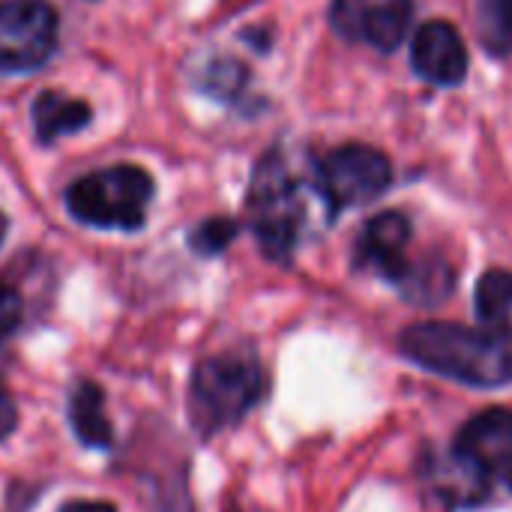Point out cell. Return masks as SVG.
<instances>
[{
  "label": "cell",
  "mask_w": 512,
  "mask_h": 512,
  "mask_svg": "<svg viewBox=\"0 0 512 512\" xmlns=\"http://www.w3.org/2000/svg\"><path fill=\"white\" fill-rule=\"evenodd\" d=\"M234 237H237V222L228 219V216H213V219L201 222V225L192 231L189 246H192L198 255L210 258V255L225 252V249L234 243Z\"/></svg>",
  "instance_id": "e0dca14e"
},
{
  "label": "cell",
  "mask_w": 512,
  "mask_h": 512,
  "mask_svg": "<svg viewBox=\"0 0 512 512\" xmlns=\"http://www.w3.org/2000/svg\"><path fill=\"white\" fill-rule=\"evenodd\" d=\"M90 117L93 114L84 99H69L60 90H45L33 102V126L42 144H54L63 135L81 132Z\"/></svg>",
  "instance_id": "8fae6325"
},
{
  "label": "cell",
  "mask_w": 512,
  "mask_h": 512,
  "mask_svg": "<svg viewBox=\"0 0 512 512\" xmlns=\"http://www.w3.org/2000/svg\"><path fill=\"white\" fill-rule=\"evenodd\" d=\"M318 189L327 201L330 216H336L342 207L369 204L393 180L390 159L369 147V144H345L330 150L318 165Z\"/></svg>",
  "instance_id": "8992f818"
},
{
  "label": "cell",
  "mask_w": 512,
  "mask_h": 512,
  "mask_svg": "<svg viewBox=\"0 0 512 512\" xmlns=\"http://www.w3.org/2000/svg\"><path fill=\"white\" fill-rule=\"evenodd\" d=\"M3 237H6V216L0 213V243H3Z\"/></svg>",
  "instance_id": "7402d4cb"
},
{
  "label": "cell",
  "mask_w": 512,
  "mask_h": 512,
  "mask_svg": "<svg viewBox=\"0 0 512 512\" xmlns=\"http://www.w3.org/2000/svg\"><path fill=\"white\" fill-rule=\"evenodd\" d=\"M15 423H18V408L12 402V396L6 390H0V441L12 435Z\"/></svg>",
  "instance_id": "d6986e66"
},
{
  "label": "cell",
  "mask_w": 512,
  "mask_h": 512,
  "mask_svg": "<svg viewBox=\"0 0 512 512\" xmlns=\"http://www.w3.org/2000/svg\"><path fill=\"white\" fill-rule=\"evenodd\" d=\"M512 453V411L510 408H486L474 414L453 441V456L474 471L492 477Z\"/></svg>",
  "instance_id": "ba28073f"
},
{
  "label": "cell",
  "mask_w": 512,
  "mask_h": 512,
  "mask_svg": "<svg viewBox=\"0 0 512 512\" xmlns=\"http://www.w3.org/2000/svg\"><path fill=\"white\" fill-rule=\"evenodd\" d=\"M483 36L495 51L512 48V0H480Z\"/></svg>",
  "instance_id": "2e32d148"
},
{
  "label": "cell",
  "mask_w": 512,
  "mask_h": 512,
  "mask_svg": "<svg viewBox=\"0 0 512 512\" xmlns=\"http://www.w3.org/2000/svg\"><path fill=\"white\" fill-rule=\"evenodd\" d=\"M504 480H507V489L512 492V453H510V459L504 462Z\"/></svg>",
  "instance_id": "44dd1931"
},
{
  "label": "cell",
  "mask_w": 512,
  "mask_h": 512,
  "mask_svg": "<svg viewBox=\"0 0 512 512\" xmlns=\"http://www.w3.org/2000/svg\"><path fill=\"white\" fill-rule=\"evenodd\" d=\"M69 420H72V429L78 435V441L84 447H93V450H105L111 447V420H108V411H105V393L99 384L93 381H81L75 390H72V399H69Z\"/></svg>",
  "instance_id": "7c38bea8"
},
{
  "label": "cell",
  "mask_w": 512,
  "mask_h": 512,
  "mask_svg": "<svg viewBox=\"0 0 512 512\" xmlns=\"http://www.w3.org/2000/svg\"><path fill=\"white\" fill-rule=\"evenodd\" d=\"M309 213L306 183L291 171L282 153H270L258 162L249 186V216L261 252L270 261H288L300 243Z\"/></svg>",
  "instance_id": "7a4b0ae2"
},
{
  "label": "cell",
  "mask_w": 512,
  "mask_h": 512,
  "mask_svg": "<svg viewBox=\"0 0 512 512\" xmlns=\"http://www.w3.org/2000/svg\"><path fill=\"white\" fill-rule=\"evenodd\" d=\"M60 512H117L111 504L105 501H72V504H63Z\"/></svg>",
  "instance_id": "ffe728a7"
},
{
  "label": "cell",
  "mask_w": 512,
  "mask_h": 512,
  "mask_svg": "<svg viewBox=\"0 0 512 512\" xmlns=\"http://www.w3.org/2000/svg\"><path fill=\"white\" fill-rule=\"evenodd\" d=\"M411 63L417 75H423L432 84H459L468 75V48L462 33L450 21H426L414 36Z\"/></svg>",
  "instance_id": "9c48e42d"
},
{
  "label": "cell",
  "mask_w": 512,
  "mask_h": 512,
  "mask_svg": "<svg viewBox=\"0 0 512 512\" xmlns=\"http://www.w3.org/2000/svg\"><path fill=\"white\" fill-rule=\"evenodd\" d=\"M21 318H24L21 294L12 285L0 282V339L9 336V333H15L18 324H21Z\"/></svg>",
  "instance_id": "ac0fdd59"
},
{
  "label": "cell",
  "mask_w": 512,
  "mask_h": 512,
  "mask_svg": "<svg viewBox=\"0 0 512 512\" xmlns=\"http://www.w3.org/2000/svg\"><path fill=\"white\" fill-rule=\"evenodd\" d=\"M408 243H411V222L402 213L387 210L363 228L357 243V261L399 285L411 264L405 255Z\"/></svg>",
  "instance_id": "30bf717a"
},
{
  "label": "cell",
  "mask_w": 512,
  "mask_h": 512,
  "mask_svg": "<svg viewBox=\"0 0 512 512\" xmlns=\"http://www.w3.org/2000/svg\"><path fill=\"white\" fill-rule=\"evenodd\" d=\"M477 315L495 339L512 342V273L489 270L477 282Z\"/></svg>",
  "instance_id": "4fadbf2b"
},
{
  "label": "cell",
  "mask_w": 512,
  "mask_h": 512,
  "mask_svg": "<svg viewBox=\"0 0 512 512\" xmlns=\"http://www.w3.org/2000/svg\"><path fill=\"white\" fill-rule=\"evenodd\" d=\"M246 84H249V69L234 57H216L198 75V87L207 96L222 99V102H231V99L243 96Z\"/></svg>",
  "instance_id": "9a60e30c"
},
{
  "label": "cell",
  "mask_w": 512,
  "mask_h": 512,
  "mask_svg": "<svg viewBox=\"0 0 512 512\" xmlns=\"http://www.w3.org/2000/svg\"><path fill=\"white\" fill-rule=\"evenodd\" d=\"M261 393L264 372L252 354L225 351L201 360L192 372V411L207 432L237 423Z\"/></svg>",
  "instance_id": "277c9868"
},
{
  "label": "cell",
  "mask_w": 512,
  "mask_h": 512,
  "mask_svg": "<svg viewBox=\"0 0 512 512\" xmlns=\"http://www.w3.org/2000/svg\"><path fill=\"white\" fill-rule=\"evenodd\" d=\"M411 0H333L330 21L339 36L372 45L378 51H396L411 27Z\"/></svg>",
  "instance_id": "52a82bcc"
},
{
  "label": "cell",
  "mask_w": 512,
  "mask_h": 512,
  "mask_svg": "<svg viewBox=\"0 0 512 512\" xmlns=\"http://www.w3.org/2000/svg\"><path fill=\"white\" fill-rule=\"evenodd\" d=\"M399 285H402L405 297H411L414 303H441L453 291V273L441 261L420 264V267L408 264Z\"/></svg>",
  "instance_id": "5bb4252c"
},
{
  "label": "cell",
  "mask_w": 512,
  "mask_h": 512,
  "mask_svg": "<svg viewBox=\"0 0 512 512\" xmlns=\"http://www.w3.org/2000/svg\"><path fill=\"white\" fill-rule=\"evenodd\" d=\"M399 351L411 363L459 384L492 390L512 381L510 348L492 333H480L462 324H414L399 336Z\"/></svg>",
  "instance_id": "6da1fadb"
},
{
  "label": "cell",
  "mask_w": 512,
  "mask_h": 512,
  "mask_svg": "<svg viewBox=\"0 0 512 512\" xmlns=\"http://www.w3.org/2000/svg\"><path fill=\"white\" fill-rule=\"evenodd\" d=\"M153 189V177L141 165H111L75 180L66 192V207L84 225L138 231L147 222Z\"/></svg>",
  "instance_id": "3957f363"
},
{
  "label": "cell",
  "mask_w": 512,
  "mask_h": 512,
  "mask_svg": "<svg viewBox=\"0 0 512 512\" xmlns=\"http://www.w3.org/2000/svg\"><path fill=\"white\" fill-rule=\"evenodd\" d=\"M60 18L48 0H0V75H27L57 48Z\"/></svg>",
  "instance_id": "5b68a950"
}]
</instances>
